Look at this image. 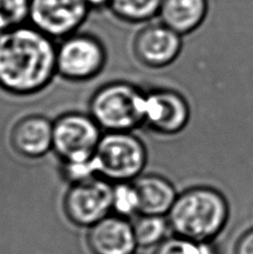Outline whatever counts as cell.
<instances>
[{
    "instance_id": "obj_22",
    "label": "cell",
    "mask_w": 253,
    "mask_h": 254,
    "mask_svg": "<svg viewBox=\"0 0 253 254\" xmlns=\"http://www.w3.org/2000/svg\"><path fill=\"white\" fill-rule=\"evenodd\" d=\"M86 4L89 7V9H102V8H108L111 3V0H84Z\"/></svg>"
},
{
    "instance_id": "obj_19",
    "label": "cell",
    "mask_w": 253,
    "mask_h": 254,
    "mask_svg": "<svg viewBox=\"0 0 253 254\" xmlns=\"http://www.w3.org/2000/svg\"><path fill=\"white\" fill-rule=\"evenodd\" d=\"M113 210L122 217L139 213L138 195L133 183H117L113 190Z\"/></svg>"
},
{
    "instance_id": "obj_14",
    "label": "cell",
    "mask_w": 253,
    "mask_h": 254,
    "mask_svg": "<svg viewBox=\"0 0 253 254\" xmlns=\"http://www.w3.org/2000/svg\"><path fill=\"white\" fill-rule=\"evenodd\" d=\"M133 185L138 195L139 214L143 215L169 214L178 197L173 185L157 175L141 176Z\"/></svg>"
},
{
    "instance_id": "obj_12",
    "label": "cell",
    "mask_w": 253,
    "mask_h": 254,
    "mask_svg": "<svg viewBox=\"0 0 253 254\" xmlns=\"http://www.w3.org/2000/svg\"><path fill=\"white\" fill-rule=\"evenodd\" d=\"M54 123L42 115H29L13 126L11 144L20 155L37 158L53 148Z\"/></svg>"
},
{
    "instance_id": "obj_16",
    "label": "cell",
    "mask_w": 253,
    "mask_h": 254,
    "mask_svg": "<svg viewBox=\"0 0 253 254\" xmlns=\"http://www.w3.org/2000/svg\"><path fill=\"white\" fill-rule=\"evenodd\" d=\"M136 244L141 248L159 246L164 241L169 229V221L163 215H143L132 223Z\"/></svg>"
},
{
    "instance_id": "obj_1",
    "label": "cell",
    "mask_w": 253,
    "mask_h": 254,
    "mask_svg": "<svg viewBox=\"0 0 253 254\" xmlns=\"http://www.w3.org/2000/svg\"><path fill=\"white\" fill-rule=\"evenodd\" d=\"M57 75V45L28 22L0 37V87L18 96L42 92Z\"/></svg>"
},
{
    "instance_id": "obj_5",
    "label": "cell",
    "mask_w": 253,
    "mask_h": 254,
    "mask_svg": "<svg viewBox=\"0 0 253 254\" xmlns=\"http://www.w3.org/2000/svg\"><path fill=\"white\" fill-rule=\"evenodd\" d=\"M107 52L101 39L76 33L57 45V75L69 81H88L105 68Z\"/></svg>"
},
{
    "instance_id": "obj_2",
    "label": "cell",
    "mask_w": 253,
    "mask_h": 254,
    "mask_svg": "<svg viewBox=\"0 0 253 254\" xmlns=\"http://www.w3.org/2000/svg\"><path fill=\"white\" fill-rule=\"evenodd\" d=\"M229 213V203L222 193L211 187H197L176 197L168 221L178 237L212 242L227 226Z\"/></svg>"
},
{
    "instance_id": "obj_18",
    "label": "cell",
    "mask_w": 253,
    "mask_h": 254,
    "mask_svg": "<svg viewBox=\"0 0 253 254\" xmlns=\"http://www.w3.org/2000/svg\"><path fill=\"white\" fill-rule=\"evenodd\" d=\"M154 254H219V251L212 242H196L176 235L161 242Z\"/></svg>"
},
{
    "instance_id": "obj_11",
    "label": "cell",
    "mask_w": 253,
    "mask_h": 254,
    "mask_svg": "<svg viewBox=\"0 0 253 254\" xmlns=\"http://www.w3.org/2000/svg\"><path fill=\"white\" fill-rule=\"evenodd\" d=\"M87 243L93 254H133L137 247L132 223L119 215L90 226Z\"/></svg>"
},
{
    "instance_id": "obj_20",
    "label": "cell",
    "mask_w": 253,
    "mask_h": 254,
    "mask_svg": "<svg viewBox=\"0 0 253 254\" xmlns=\"http://www.w3.org/2000/svg\"><path fill=\"white\" fill-rule=\"evenodd\" d=\"M63 172L67 180L76 184L94 179L95 175L98 174V165L94 156L90 160L84 162L64 163Z\"/></svg>"
},
{
    "instance_id": "obj_8",
    "label": "cell",
    "mask_w": 253,
    "mask_h": 254,
    "mask_svg": "<svg viewBox=\"0 0 253 254\" xmlns=\"http://www.w3.org/2000/svg\"><path fill=\"white\" fill-rule=\"evenodd\" d=\"M114 187L105 179H90L73 184L64 199V210L70 222L92 226L108 216L113 210Z\"/></svg>"
},
{
    "instance_id": "obj_3",
    "label": "cell",
    "mask_w": 253,
    "mask_h": 254,
    "mask_svg": "<svg viewBox=\"0 0 253 254\" xmlns=\"http://www.w3.org/2000/svg\"><path fill=\"white\" fill-rule=\"evenodd\" d=\"M145 92L128 81H111L95 90L89 115L105 131H130L144 124Z\"/></svg>"
},
{
    "instance_id": "obj_10",
    "label": "cell",
    "mask_w": 253,
    "mask_h": 254,
    "mask_svg": "<svg viewBox=\"0 0 253 254\" xmlns=\"http://www.w3.org/2000/svg\"><path fill=\"white\" fill-rule=\"evenodd\" d=\"M182 37L161 21L147 24L135 35L133 54L143 66L152 69L165 68L182 52Z\"/></svg>"
},
{
    "instance_id": "obj_13",
    "label": "cell",
    "mask_w": 253,
    "mask_h": 254,
    "mask_svg": "<svg viewBox=\"0 0 253 254\" xmlns=\"http://www.w3.org/2000/svg\"><path fill=\"white\" fill-rule=\"evenodd\" d=\"M209 11V0H162L157 17L175 33L187 36L204 24Z\"/></svg>"
},
{
    "instance_id": "obj_21",
    "label": "cell",
    "mask_w": 253,
    "mask_h": 254,
    "mask_svg": "<svg viewBox=\"0 0 253 254\" xmlns=\"http://www.w3.org/2000/svg\"><path fill=\"white\" fill-rule=\"evenodd\" d=\"M236 254H253V229L248 231L239 240L236 247Z\"/></svg>"
},
{
    "instance_id": "obj_6",
    "label": "cell",
    "mask_w": 253,
    "mask_h": 254,
    "mask_svg": "<svg viewBox=\"0 0 253 254\" xmlns=\"http://www.w3.org/2000/svg\"><path fill=\"white\" fill-rule=\"evenodd\" d=\"M102 136V128L89 114L66 113L54 122L53 149L64 163L88 161Z\"/></svg>"
},
{
    "instance_id": "obj_17",
    "label": "cell",
    "mask_w": 253,
    "mask_h": 254,
    "mask_svg": "<svg viewBox=\"0 0 253 254\" xmlns=\"http://www.w3.org/2000/svg\"><path fill=\"white\" fill-rule=\"evenodd\" d=\"M30 0H0V37L28 22Z\"/></svg>"
},
{
    "instance_id": "obj_7",
    "label": "cell",
    "mask_w": 253,
    "mask_h": 254,
    "mask_svg": "<svg viewBox=\"0 0 253 254\" xmlns=\"http://www.w3.org/2000/svg\"><path fill=\"white\" fill-rule=\"evenodd\" d=\"M84 0H30L28 24L55 39L78 33L88 16Z\"/></svg>"
},
{
    "instance_id": "obj_23",
    "label": "cell",
    "mask_w": 253,
    "mask_h": 254,
    "mask_svg": "<svg viewBox=\"0 0 253 254\" xmlns=\"http://www.w3.org/2000/svg\"><path fill=\"white\" fill-rule=\"evenodd\" d=\"M133 254H134V253H133Z\"/></svg>"
},
{
    "instance_id": "obj_9",
    "label": "cell",
    "mask_w": 253,
    "mask_h": 254,
    "mask_svg": "<svg viewBox=\"0 0 253 254\" xmlns=\"http://www.w3.org/2000/svg\"><path fill=\"white\" fill-rule=\"evenodd\" d=\"M191 110L182 94L170 88H155L144 96V124L163 135H174L187 127Z\"/></svg>"
},
{
    "instance_id": "obj_15",
    "label": "cell",
    "mask_w": 253,
    "mask_h": 254,
    "mask_svg": "<svg viewBox=\"0 0 253 254\" xmlns=\"http://www.w3.org/2000/svg\"><path fill=\"white\" fill-rule=\"evenodd\" d=\"M162 0H111L108 8L120 20L143 24L159 16Z\"/></svg>"
},
{
    "instance_id": "obj_4",
    "label": "cell",
    "mask_w": 253,
    "mask_h": 254,
    "mask_svg": "<svg viewBox=\"0 0 253 254\" xmlns=\"http://www.w3.org/2000/svg\"><path fill=\"white\" fill-rule=\"evenodd\" d=\"M98 174L110 182H129L141 174L146 163L142 140L130 131H106L95 153Z\"/></svg>"
}]
</instances>
